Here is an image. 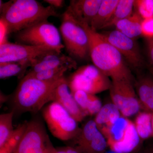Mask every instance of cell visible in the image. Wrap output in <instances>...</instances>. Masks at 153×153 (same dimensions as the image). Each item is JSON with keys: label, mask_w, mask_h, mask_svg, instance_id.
<instances>
[{"label": "cell", "mask_w": 153, "mask_h": 153, "mask_svg": "<svg viewBox=\"0 0 153 153\" xmlns=\"http://www.w3.org/2000/svg\"><path fill=\"white\" fill-rule=\"evenodd\" d=\"M79 23L88 36L90 57L94 65L111 78V80H125L133 83L130 69L117 49L89 25Z\"/></svg>", "instance_id": "1"}, {"label": "cell", "mask_w": 153, "mask_h": 153, "mask_svg": "<svg viewBox=\"0 0 153 153\" xmlns=\"http://www.w3.org/2000/svg\"><path fill=\"white\" fill-rule=\"evenodd\" d=\"M1 19L5 22L9 34L16 33L33 25L48 21L59 14L52 6L44 7L36 0H1Z\"/></svg>", "instance_id": "2"}, {"label": "cell", "mask_w": 153, "mask_h": 153, "mask_svg": "<svg viewBox=\"0 0 153 153\" xmlns=\"http://www.w3.org/2000/svg\"><path fill=\"white\" fill-rule=\"evenodd\" d=\"M61 77L42 81L24 76L13 95L14 109L21 112H38L51 101L52 92Z\"/></svg>", "instance_id": "3"}, {"label": "cell", "mask_w": 153, "mask_h": 153, "mask_svg": "<svg viewBox=\"0 0 153 153\" xmlns=\"http://www.w3.org/2000/svg\"><path fill=\"white\" fill-rule=\"evenodd\" d=\"M59 31L70 57L84 60L90 56L89 39L86 31L66 10L62 15Z\"/></svg>", "instance_id": "4"}, {"label": "cell", "mask_w": 153, "mask_h": 153, "mask_svg": "<svg viewBox=\"0 0 153 153\" xmlns=\"http://www.w3.org/2000/svg\"><path fill=\"white\" fill-rule=\"evenodd\" d=\"M42 115L52 135L61 140H73L80 131L76 120L55 102L44 108Z\"/></svg>", "instance_id": "5"}, {"label": "cell", "mask_w": 153, "mask_h": 153, "mask_svg": "<svg viewBox=\"0 0 153 153\" xmlns=\"http://www.w3.org/2000/svg\"><path fill=\"white\" fill-rule=\"evenodd\" d=\"M60 31L48 21L41 22L15 34L18 44L49 47L61 53L65 48L62 43Z\"/></svg>", "instance_id": "6"}, {"label": "cell", "mask_w": 153, "mask_h": 153, "mask_svg": "<svg viewBox=\"0 0 153 153\" xmlns=\"http://www.w3.org/2000/svg\"><path fill=\"white\" fill-rule=\"evenodd\" d=\"M102 134L108 147L115 153L132 152L138 147L141 140L133 122L122 116Z\"/></svg>", "instance_id": "7"}, {"label": "cell", "mask_w": 153, "mask_h": 153, "mask_svg": "<svg viewBox=\"0 0 153 153\" xmlns=\"http://www.w3.org/2000/svg\"><path fill=\"white\" fill-rule=\"evenodd\" d=\"M71 92L81 90L95 94L109 90L111 80L94 65L79 67L67 79Z\"/></svg>", "instance_id": "8"}, {"label": "cell", "mask_w": 153, "mask_h": 153, "mask_svg": "<svg viewBox=\"0 0 153 153\" xmlns=\"http://www.w3.org/2000/svg\"><path fill=\"white\" fill-rule=\"evenodd\" d=\"M46 128L41 121L33 120L27 126L13 153H55Z\"/></svg>", "instance_id": "9"}, {"label": "cell", "mask_w": 153, "mask_h": 153, "mask_svg": "<svg viewBox=\"0 0 153 153\" xmlns=\"http://www.w3.org/2000/svg\"><path fill=\"white\" fill-rule=\"evenodd\" d=\"M109 90L112 103L123 117L128 118L140 112L142 106L133 82L111 80Z\"/></svg>", "instance_id": "10"}, {"label": "cell", "mask_w": 153, "mask_h": 153, "mask_svg": "<svg viewBox=\"0 0 153 153\" xmlns=\"http://www.w3.org/2000/svg\"><path fill=\"white\" fill-rule=\"evenodd\" d=\"M101 34L105 40L120 52L131 67L137 70H140L143 67L144 60L138 44L135 39L129 38L116 30Z\"/></svg>", "instance_id": "11"}, {"label": "cell", "mask_w": 153, "mask_h": 153, "mask_svg": "<svg viewBox=\"0 0 153 153\" xmlns=\"http://www.w3.org/2000/svg\"><path fill=\"white\" fill-rule=\"evenodd\" d=\"M71 146L81 153H105L108 147L106 139L94 120L85 123Z\"/></svg>", "instance_id": "12"}, {"label": "cell", "mask_w": 153, "mask_h": 153, "mask_svg": "<svg viewBox=\"0 0 153 153\" xmlns=\"http://www.w3.org/2000/svg\"><path fill=\"white\" fill-rule=\"evenodd\" d=\"M54 52H58L49 47L14 44L8 41L0 45V63L32 60Z\"/></svg>", "instance_id": "13"}, {"label": "cell", "mask_w": 153, "mask_h": 153, "mask_svg": "<svg viewBox=\"0 0 153 153\" xmlns=\"http://www.w3.org/2000/svg\"><path fill=\"white\" fill-rule=\"evenodd\" d=\"M51 101L55 102L63 106L77 122L82 121L86 116L75 101L64 76L61 77L53 90Z\"/></svg>", "instance_id": "14"}, {"label": "cell", "mask_w": 153, "mask_h": 153, "mask_svg": "<svg viewBox=\"0 0 153 153\" xmlns=\"http://www.w3.org/2000/svg\"><path fill=\"white\" fill-rule=\"evenodd\" d=\"M65 66L77 69L76 61L70 56L59 52H49L31 60V68L29 71L39 72Z\"/></svg>", "instance_id": "15"}, {"label": "cell", "mask_w": 153, "mask_h": 153, "mask_svg": "<svg viewBox=\"0 0 153 153\" xmlns=\"http://www.w3.org/2000/svg\"><path fill=\"white\" fill-rule=\"evenodd\" d=\"M102 0H71L66 10L79 23L90 26Z\"/></svg>", "instance_id": "16"}, {"label": "cell", "mask_w": 153, "mask_h": 153, "mask_svg": "<svg viewBox=\"0 0 153 153\" xmlns=\"http://www.w3.org/2000/svg\"><path fill=\"white\" fill-rule=\"evenodd\" d=\"M136 92L142 108L145 111L153 113V76L149 74L139 77L134 82Z\"/></svg>", "instance_id": "17"}, {"label": "cell", "mask_w": 153, "mask_h": 153, "mask_svg": "<svg viewBox=\"0 0 153 153\" xmlns=\"http://www.w3.org/2000/svg\"><path fill=\"white\" fill-rule=\"evenodd\" d=\"M79 108L85 115H96L102 106L101 101L95 94L81 90L71 92Z\"/></svg>", "instance_id": "18"}, {"label": "cell", "mask_w": 153, "mask_h": 153, "mask_svg": "<svg viewBox=\"0 0 153 153\" xmlns=\"http://www.w3.org/2000/svg\"><path fill=\"white\" fill-rule=\"evenodd\" d=\"M121 116L117 108L111 102L102 107L94 120L99 130L102 133L110 128Z\"/></svg>", "instance_id": "19"}, {"label": "cell", "mask_w": 153, "mask_h": 153, "mask_svg": "<svg viewBox=\"0 0 153 153\" xmlns=\"http://www.w3.org/2000/svg\"><path fill=\"white\" fill-rule=\"evenodd\" d=\"M143 20L137 13H133L130 16L118 22L115 25L116 30L129 38L135 40L142 36Z\"/></svg>", "instance_id": "20"}, {"label": "cell", "mask_w": 153, "mask_h": 153, "mask_svg": "<svg viewBox=\"0 0 153 153\" xmlns=\"http://www.w3.org/2000/svg\"><path fill=\"white\" fill-rule=\"evenodd\" d=\"M119 0H102L98 12L91 21L90 27L93 30H102L112 16Z\"/></svg>", "instance_id": "21"}, {"label": "cell", "mask_w": 153, "mask_h": 153, "mask_svg": "<svg viewBox=\"0 0 153 153\" xmlns=\"http://www.w3.org/2000/svg\"><path fill=\"white\" fill-rule=\"evenodd\" d=\"M31 60L0 63V78L5 79L11 76L24 77L26 70L31 66Z\"/></svg>", "instance_id": "22"}, {"label": "cell", "mask_w": 153, "mask_h": 153, "mask_svg": "<svg viewBox=\"0 0 153 153\" xmlns=\"http://www.w3.org/2000/svg\"><path fill=\"white\" fill-rule=\"evenodd\" d=\"M136 130L141 140H146L153 137L152 113L140 111L133 122Z\"/></svg>", "instance_id": "23"}, {"label": "cell", "mask_w": 153, "mask_h": 153, "mask_svg": "<svg viewBox=\"0 0 153 153\" xmlns=\"http://www.w3.org/2000/svg\"><path fill=\"white\" fill-rule=\"evenodd\" d=\"M134 1L133 0H119L112 16L102 29L115 26L118 22L132 15Z\"/></svg>", "instance_id": "24"}, {"label": "cell", "mask_w": 153, "mask_h": 153, "mask_svg": "<svg viewBox=\"0 0 153 153\" xmlns=\"http://www.w3.org/2000/svg\"><path fill=\"white\" fill-rule=\"evenodd\" d=\"M71 69L72 68L69 66H65L39 72L28 71L25 76L42 81H49L62 77L64 76V73L66 71Z\"/></svg>", "instance_id": "25"}, {"label": "cell", "mask_w": 153, "mask_h": 153, "mask_svg": "<svg viewBox=\"0 0 153 153\" xmlns=\"http://www.w3.org/2000/svg\"><path fill=\"white\" fill-rule=\"evenodd\" d=\"M15 112L3 114L0 115V148L4 144L14 131L13 119Z\"/></svg>", "instance_id": "26"}, {"label": "cell", "mask_w": 153, "mask_h": 153, "mask_svg": "<svg viewBox=\"0 0 153 153\" xmlns=\"http://www.w3.org/2000/svg\"><path fill=\"white\" fill-rule=\"evenodd\" d=\"M27 123L19 125L9 139L1 147L0 153H13L17 147L27 126Z\"/></svg>", "instance_id": "27"}, {"label": "cell", "mask_w": 153, "mask_h": 153, "mask_svg": "<svg viewBox=\"0 0 153 153\" xmlns=\"http://www.w3.org/2000/svg\"><path fill=\"white\" fill-rule=\"evenodd\" d=\"M134 7L143 20L153 18V0L135 1Z\"/></svg>", "instance_id": "28"}, {"label": "cell", "mask_w": 153, "mask_h": 153, "mask_svg": "<svg viewBox=\"0 0 153 153\" xmlns=\"http://www.w3.org/2000/svg\"><path fill=\"white\" fill-rule=\"evenodd\" d=\"M142 36L147 40L153 38V18L143 19L141 24Z\"/></svg>", "instance_id": "29"}, {"label": "cell", "mask_w": 153, "mask_h": 153, "mask_svg": "<svg viewBox=\"0 0 153 153\" xmlns=\"http://www.w3.org/2000/svg\"><path fill=\"white\" fill-rule=\"evenodd\" d=\"M0 27H1V44L8 42L7 36L9 34L7 25L2 19H0Z\"/></svg>", "instance_id": "30"}, {"label": "cell", "mask_w": 153, "mask_h": 153, "mask_svg": "<svg viewBox=\"0 0 153 153\" xmlns=\"http://www.w3.org/2000/svg\"><path fill=\"white\" fill-rule=\"evenodd\" d=\"M147 53L149 60L153 67V38L147 40Z\"/></svg>", "instance_id": "31"}, {"label": "cell", "mask_w": 153, "mask_h": 153, "mask_svg": "<svg viewBox=\"0 0 153 153\" xmlns=\"http://www.w3.org/2000/svg\"><path fill=\"white\" fill-rule=\"evenodd\" d=\"M55 153H81L71 146L56 148Z\"/></svg>", "instance_id": "32"}, {"label": "cell", "mask_w": 153, "mask_h": 153, "mask_svg": "<svg viewBox=\"0 0 153 153\" xmlns=\"http://www.w3.org/2000/svg\"><path fill=\"white\" fill-rule=\"evenodd\" d=\"M44 1L48 3L49 5L52 6L54 8L61 7L65 2L63 0H44Z\"/></svg>", "instance_id": "33"}, {"label": "cell", "mask_w": 153, "mask_h": 153, "mask_svg": "<svg viewBox=\"0 0 153 153\" xmlns=\"http://www.w3.org/2000/svg\"><path fill=\"white\" fill-rule=\"evenodd\" d=\"M143 153H153V144L148 146Z\"/></svg>", "instance_id": "34"}, {"label": "cell", "mask_w": 153, "mask_h": 153, "mask_svg": "<svg viewBox=\"0 0 153 153\" xmlns=\"http://www.w3.org/2000/svg\"><path fill=\"white\" fill-rule=\"evenodd\" d=\"M149 73H150L153 76V67L152 66H149Z\"/></svg>", "instance_id": "35"}, {"label": "cell", "mask_w": 153, "mask_h": 153, "mask_svg": "<svg viewBox=\"0 0 153 153\" xmlns=\"http://www.w3.org/2000/svg\"><path fill=\"white\" fill-rule=\"evenodd\" d=\"M152 133L153 137V113H152Z\"/></svg>", "instance_id": "36"}, {"label": "cell", "mask_w": 153, "mask_h": 153, "mask_svg": "<svg viewBox=\"0 0 153 153\" xmlns=\"http://www.w3.org/2000/svg\"></svg>", "instance_id": "37"}]
</instances>
